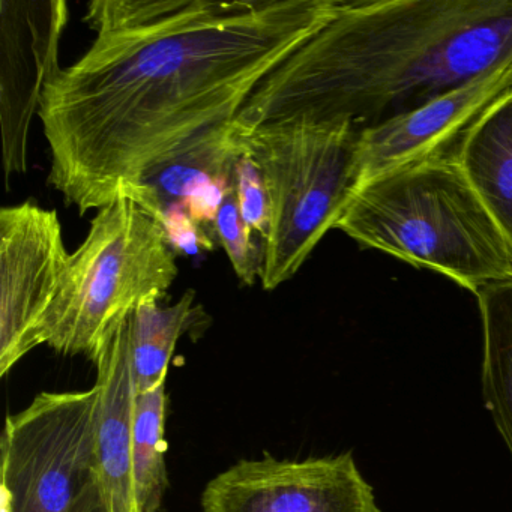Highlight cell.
I'll list each match as a JSON object with an SVG mask.
<instances>
[{"mask_svg": "<svg viewBox=\"0 0 512 512\" xmlns=\"http://www.w3.org/2000/svg\"><path fill=\"white\" fill-rule=\"evenodd\" d=\"M203 512H382L352 452L241 460L206 484Z\"/></svg>", "mask_w": 512, "mask_h": 512, "instance_id": "7", "label": "cell"}, {"mask_svg": "<svg viewBox=\"0 0 512 512\" xmlns=\"http://www.w3.org/2000/svg\"><path fill=\"white\" fill-rule=\"evenodd\" d=\"M244 151L233 122L218 125L155 164L121 196L136 203L160 206L182 203L224 176L233 175L235 163Z\"/></svg>", "mask_w": 512, "mask_h": 512, "instance_id": "12", "label": "cell"}, {"mask_svg": "<svg viewBox=\"0 0 512 512\" xmlns=\"http://www.w3.org/2000/svg\"><path fill=\"white\" fill-rule=\"evenodd\" d=\"M455 154L512 245V88L470 125Z\"/></svg>", "mask_w": 512, "mask_h": 512, "instance_id": "13", "label": "cell"}, {"mask_svg": "<svg viewBox=\"0 0 512 512\" xmlns=\"http://www.w3.org/2000/svg\"><path fill=\"white\" fill-rule=\"evenodd\" d=\"M512 56V0H344L259 83L241 133L272 122L386 124Z\"/></svg>", "mask_w": 512, "mask_h": 512, "instance_id": "2", "label": "cell"}, {"mask_svg": "<svg viewBox=\"0 0 512 512\" xmlns=\"http://www.w3.org/2000/svg\"><path fill=\"white\" fill-rule=\"evenodd\" d=\"M139 206L163 227L167 241L175 253L197 256L200 251L214 250L215 236L197 224L181 203L160 206L154 202H145Z\"/></svg>", "mask_w": 512, "mask_h": 512, "instance_id": "19", "label": "cell"}, {"mask_svg": "<svg viewBox=\"0 0 512 512\" xmlns=\"http://www.w3.org/2000/svg\"><path fill=\"white\" fill-rule=\"evenodd\" d=\"M512 88V56L418 109L364 130L359 143V184L385 172L451 152L470 125Z\"/></svg>", "mask_w": 512, "mask_h": 512, "instance_id": "10", "label": "cell"}, {"mask_svg": "<svg viewBox=\"0 0 512 512\" xmlns=\"http://www.w3.org/2000/svg\"><path fill=\"white\" fill-rule=\"evenodd\" d=\"M62 0L0 2V121L5 184L28 169L32 121L61 73L59 44L68 23Z\"/></svg>", "mask_w": 512, "mask_h": 512, "instance_id": "9", "label": "cell"}, {"mask_svg": "<svg viewBox=\"0 0 512 512\" xmlns=\"http://www.w3.org/2000/svg\"><path fill=\"white\" fill-rule=\"evenodd\" d=\"M98 401L95 470L104 512H140L133 466V418L137 391L131 368L127 320L122 319L94 359Z\"/></svg>", "mask_w": 512, "mask_h": 512, "instance_id": "11", "label": "cell"}, {"mask_svg": "<svg viewBox=\"0 0 512 512\" xmlns=\"http://www.w3.org/2000/svg\"><path fill=\"white\" fill-rule=\"evenodd\" d=\"M131 368L137 394H145L166 382L176 344L184 335L199 337L211 322L194 290L176 304L161 307L149 302L134 308L127 317Z\"/></svg>", "mask_w": 512, "mask_h": 512, "instance_id": "14", "label": "cell"}, {"mask_svg": "<svg viewBox=\"0 0 512 512\" xmlns=\"http://www.w3.org/2000/svg\"><path fill=\"white\" fill-rule=\"evenodd\" d=\"M70 254L58 212L29 202L0 211V376L28 355Z\"/></svg>", "mask_w": 512, "mask_h": 512, "instance_id": "8", "label": "cell"}, {"mask_svg": "<svg viewBox=\"0 0 512 512\" xmlns=\"http://www.w3.org/2000/svg\"><path fill=\"white\" fill-rule=\"evenodd\" d=\"M482 322L485 406L512 458V278L476 293Z\"/></svg>", "mask_w": 512, "mask_h": 512, "instance_id": "15", "label": "cell"}, {"mask_svg": "<svg viewBox=\"0 0 512 512\" xmlns=\"http://www.w3.org/2000/svg\"><path fill=\"white\" fill-rule=\"evenodd\" d=\"M335 229L472 292L512 278V245L455 151L361 182Z\"/></svg>", "mask_w": 512, "mask_h": 512, "instance_id": "3", "label": "cell"}, {"mask_svg": "<svg viewBox=\"0 0 512 512\" xmlns=\"http://www.w3.org/2000/svg\"><path fill=\"white\" fill-rule=\"evenodd\" d=\"M97 385L44 391L10 415L0 440V512H97Z\"/></svg>", "mask_w": 512, "mask_h": 512, "instance_id": "6", "label": "cell"}, {"mask_svg": "<svg viewBox=\"0 0 512 512\" xmlns=\"http://www.w3.org/2000/svg\"><path fill=\"white\" fill-rule=\"evenodd\" d=\"M212 233L226 251L236 277L245 286H254L260 280L262 241L245 224L235 193L224 200Z\"/></svg>", "mask_w": 512, "mask_h": 512, "instance_id": "17", "label": "cell"}, {"mask_svg": "<svg viewBox=\"0 0 512 512\" xmlns=\"http://www.w3.org/2000/svg\"><path fill=\"white\" fill-rule=\"evenodd\" d=\"M244 145V143H242ZM235 196L239 211L251 232L263 241L269 229V196L256 161L242 151L235 163Z\"/></svg>", "mask_w": 512, "mask_h": 512, "instance_id": "18", "label": "cell"}, {"mask_svg": "<svg viewBox=\"0 0 512 512\" xmlns=\"http://www.w3.org/2000/svg\"><path fill=\"white\" fill-rule=\"evenodd\" d=\"M166 382L145 394H137L133 418V466L137 506L140 512H164L169 488L164 439Z\"/></svg>", "mask_w": 512, "mask_h": 512, "instance_id": "16", "label": "cell"}, {"mask_svg": "<svg viewBox=\"0 0 512 512\" xmlns=\"http://www.w3.org/2000/svg\"><path fill=\"white\" fill-rule=\"evenodd\" d=\"M97 512H104L103 506H101V508H100V509H98V511H97Z\"/></svg>", "mask_w": 512, "mask_h": 512, "instance_id": "20", "label": "cell"}, {"mask_svg": "<svg viewBox=\"0 0 512 512\" xmlns=\"http://www.w3.org/2000/svg\"><path fill=\"white\" fill-rule=\"evenodd\" d=\"M238 133L268 190L260 281L271 292L335 229L359 184L362 131L347 122L292 121Z\"/></svg>", "mask_w": 512, "mask_h": 512, "instance_id": "5", "label": "cell"}, {"mask_svg": "<svg viewBox=\"0 0 512 512\" xmlns=\"http://www.w3.org/2000/svg\"><path fill=\"white\" fill-rule=\"evenodd\" d=\"M163 227L125 196L98 211L70 254L58 293L29 341L94 362L106 335L134 308L166 298L178 277Z\"/></svg>", "mask_w": 512, "mask_h": 512, "instance_id": "4", "label": "cell"}, {"mask_svg": "<svg viewBox=\"0 0 512 512\" xmlns=\"http://www.w3.org/2000/svg\"><path fill=\"white\" fill-rule=\"evenodd\" d=\"M344 0H95L94 43L41 101L49 184L80 215L235 121L259 83Z\"/></svg>", "mask_w": 512, "mask_h": 512, "instance_id": "1", "label": "cell"}]
</instances>
